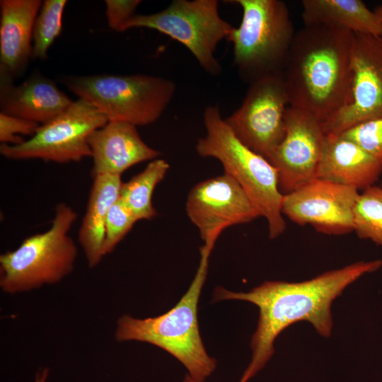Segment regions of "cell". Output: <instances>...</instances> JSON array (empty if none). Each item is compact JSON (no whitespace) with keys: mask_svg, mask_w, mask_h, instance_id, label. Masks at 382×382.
Segmentation results:
<instances>
[{"mask_svg":"<svg viewBox=\"0 0 382 382\" xmlns=\"http://www.w3.org/2000/svg\"><path fill=\"white\" fill-rule=\"evenodd\" d=\"M381 265V260L357 262L303 282H265L247 293L216 287L213 301L242 300L259 308L257 325L250 342L252 359L241 378L248 381L264 367L274 354L275 339L294 323L307 321L320 335L329 337L332 301L349 284Z\"/></svg>","mask_w":382,"mask_h":382,"instance_id":"obj_1","label":"cell"},{"mask_svg":"<svg viewBox=\"0 0 382 382\" xmlns=\"http://www.w3.org/2000/svg\"><path fill=\"white\" fill-rule=\"evenodd\" d=\"M354 34L323 25L296 31L284 70L289 106L323 124L350 99Z\"/></svg>","mask_w":382,"mask_h":382,"instance_id":"obj_2","label":"cell"},{"mask_svg":"<svg viewBox=\"0 0 382 382\" xmlns=\"http://www.w3.org/2000/svg\"><path fill=\"white\" fill-rule=\"evenodd\" d=\"M197 273L186 293L166 313L144 319L129 315L117 322L115 337L117 342L139 341L155 345L176 358L187 369L195 382L204 381L214 372L216 361L207 352L200 336L197 307L204 284L212 249L200 248Z\"/></svg>","mask_w":382,"mask_h":382,"instance_id":"obj_3","label":"cell"},{"mask_svg":"<svg viewBox=\"0 0 382 382\" xmlns=\"http://www.w3.org/2000/svg\"><path fill=\"white\" fill-rule=\"evenodd\" d=\"M205 134L196 144L204 158H214L222 164L224 173L233 178L248 195L260 216L266 219L269 237L286 230L282 212L284 194L279 186L277 170L265 158L243 144L221 114L218 105H208L203 114Z\"/></svg>","mask_w":382,"mask_h":382,"instance_id":"obj_4","label":"cell"},{"mask_svg":"<svg viewBox=\"0 0 382 382\" xmlns=\"http://www.w3.org/2000/svg\"><path fill=\"white\" fill-rule=\"evenodd\" d=\"M243 11L231 42L233 65L248 84L283 74L296 33L286 4L280 0H233Z\"/></svg>","mask_w":382,"mask_h":382,"instance_id":"obj_5","label":"cell"},{"mask_svg":"<svg viewBox=\"0 0 382 382\" xmlns=\"http://www.w3.org/2000/svg\"><path fill=\"white\" fill-rule=\"evenodd\" d=\"M78 217L69 205L58 204L50 227L0 255V287L9 294L59 282L74 268L78 249L69 233Z\"/></svg>","mask_w":382,"mask_h":382,"instance_id":"obj_6","label":"cell"},{"mask_svg":"<svg viewBox=\"0 0 382 382\" xmlns=\"http://www.w3.org/2000/svg\"><path fill=\"white\" fill-rule=\"evenodd\" d=\"M61 83L98 108L108 121L137 127L157 121L176 89L170 79L145 74L66 76Z\"/></svg>","mask_w":382,"mask_h":382,"instance_id":"obj_7","label":"cell"},{"mask_svg":"<svg viewBox=\"0 0 382 382\" xmlns=\"http://www.w3.org/2000/svg\"><path fill=\"white\" fill-rule=\"evenodd\" d=\"M134 28L155 30L183 45L207 74L218 76L221 66L215 52L234 28L219 14L217 0H174L165 9L135 14L122 32Z\"/></svg>","mask_w":382,"mask_h":382,"instance_id":"obj_8","label":"cell"},{"mask_svg":"<svg viewBox=\"0 0 382 382\" xmlns=\"http://www.w3.org/2000/svg\"><path fill=\"white\" fill-rule=\"evenodd\" d=\"M108 122L106 116L98 108L78 98L56 117L41 125L36 133L23 143L1 144L0 153L12 160L79 162L91 157L88 138Z\"/></svg>","mask_w":382,"mask_h":382,"instance_id":"obj_9","label":"cell"},{"mask_svg":"<svg viewBox=\"0 0 382 382\" xmlns=\"http://www.w3.org/2000/svg\"><path fill=\"white\" fill-rule=\"evenodd\" d=\"M289 106L284 73L249 84L241 106L225 119L236 137L268 161L285 135Z\"/></svg>","mask_w":382,"mask_h":382,"instance_id":"obj_10","label":"cell"},{"mask_svg":"<svg viewBox=\"0 0 382 382\" xmlns=\"http://www.w3.org/2000/svg\"><path fill=\"white\" fill-rule=\"evenodd\" d=\"M185 210L204 245L212 248L226 228L260 216L241 186L224 173L196 184L188 194Z\"/></svg>","mask_w":382,"mask_h":382,"instance_id":"obj_11","label":"cell"},{"mask_svg":"<svg viewBox=\"0 0 382 382\" xmlns=\"http://www.w3.org/2000/svg\"><path fill=\"white\" fill-rule=\"evenodd\" d=\"M359 190L316 178L284 195L282 212L299 226L310 225L318 232L340 236L354 231V208Z\"/></svg>","mask_w":382,"mask_h":382,"instance_id":"obj_12","label":"cell"},{"mask_svg":"<svg viewBox=\"0 0 382 382\" xmlns=\"http://www.w3.org/2000/svg\"><path fill=\"white\" fill-rule=\"evenodd\" d=\"M284 121L285 135L269 160L284 195L316 178L326 136L323 123L301 110L289 106Z\"/></svg>","mask_w":382,"mask_h":382,"instance_id":"obj_13","label":"cell"},{"mask_svg":"<svg viewBox=\"0 0 382 382\" xmlns=\"http://www.w3.org/2000/svg\"><path fill=\"white\" fill-rule=\"evenodd\" d=\"M352 71L349 101L323 124L325 134H340L382 116V36L354 34Z\"/></svg>","mask_w":382,"mask_h":382,"instance_id":"obj_14","label":"cell"},{"mask_svg":"<svg viewBox=\"0 0 382 382\" xmlns=\"http://www.w3.org/2000/svg\"><path fill=\"white\" fill-rule=\"evenodd\" d=\"M93 159L92 175L121 176L132 166L158 158L161 152L144 141L137 126L108 121L88 138Z\"/></svg>","mask_w":382,"mask_h":382,"instance_id":"obj_15","label":"cell"},{"mask_svg":"<svg viewBox=\"0 0 382 382\" xmlns=\"http://www.w3.org/2000/svg\"><path fill=\"white\" fill-rule=\"evenodd\" d=\"M73 102L49 78L35 73L18 85L0 79L1 112L41 125L64 112Z\"/></svg>","mask_w":382,"mask_h":382,"instance_id":"obj_16","label":"cell"},{"mask_svg":"<svg viewBox=\"0 0 382 382\" xmlns=\"http://www.w3.org/2000/svg\"><path fill=\"white\" fill-rule=\"evenodd\" d=\"M42 4L40 0H1L0 78L13 81L25 69Z\"/></svg>","mask_w":382,"mask_h":382,"instance_id":"obj_17","label":"cell"},{"mask_svg":"<svg viewBox=\"0 0 382 382\" xmlns=\"http://www.w3.org/2000/svg\"><path fill=\"white\" fill-rule=\"evenodd\" d=\"M382 163L353 141L326 134L316 178L357 190L374 185Z\"/></svg>","mask_w":382,"mask_h":382,"instance_id":"obj_18","label":"cell"},{"mask_svg":"<svg viewBox=\"0 0 382 382\" xmlns=\"http://www.w3.org/2000/svg\"><path fill=\"white\" fill-rule=\"evenodd\" d=\"M93 178L85 214L79 231V242L89 267L98 265L104 257L103 246L108 213L120 197L121 176L108 174Z\"/></svg>","mask_w":382,"mask_h":382,"instance_id":"obj_19","label":"cell"},{"mask_svg":"<svg viewBox=\"0 0 382 382\" xmlns=\"http://www.w3.org/2000/svg\"><path fill=\"white\" fill-rule=\"evenodd\" d=\"M304 25H323L354 34L382 36V23L361 0H303Z\"/></svg>","mask_w":382,"mask_h":382,"instance_id":"obj_20","label":"cell"},{"mask_svg":"<svg viewBox=\"0 0 382 382\" xmlns=\"http://www.w3.org/2000/svg\"><path fill=\"white\" fill-rule=\"evenodd\" d=\"M169 168L170 165L166 160L158 158L151 161L142 171L129 181L122 183L119 199L137 221L150 220L156 215L152 203L153 193Z\"/></svg>","mask_w":382,"mask_h":382,"instance_id":"obj_21","label":"cell"},{"mask_svg":"<svg viewBox=\"0 0 382 382\" xmlns=\"http://www.w3.org/2000/svg\"><path fill=\"white\" fill-rule=\"evenodd\" d=\"M354 231L382 246V186L372 185L359 195L354 208Z\"/></svg>","mask_w":382,"mask_h":382,"instance_id":"obj_22","label":"cell"},{"mask_svg":"<svg viewBox=\"0 0 382 382\" xmlns=\"http://www.w3.org/2000/svg\"><path fill=\"white\" fill-rule=\"evenodd\" d=\"M66 0H45L35 19L33 31L31 59L44 60L47 51L62 28Z\"/></svg>","mask_w":382,"mask_h":382,"instance_id":"obj_23","label":"cell"},{"mask_svg":"<svg viewBox=\"0 0 382 382\" xmlns=\"http://www.w3.org/2000/svg\"><path fill=\"white\" fill-rule=\"evenodd\" d=\"M137 221L131 212L118 198L110 207L106 218L103 256L113 251Z\"/></svg>","mask_w":382,"mask_h":382,"instance_id":"obj_24","label":"cell"},{"mask_svg":"<svg viewBox=\"0 0 382 382\" xmlns=\"http://www.w3.org/2000/svg\"><path fill=\"white\" fill-rule=\"evenodd\" d=\"M337 134L353 141L382 163V116L357 124Z\"/></svg>","mask_w":382,"mask_h":382,"instance_id":"obj_25","label":"cell"},{"mask_svg":"<svg viewBox=\"0 0 382 382\" xmlns=\"http://www.w3.org/2000/svg\"><path fill=\"white\" fill-rule=\"evenodd\" d=\"M40 125L0 112V141L1 144L18 145L25 140L20 135L33 137Z\"/></svg>","mask_w":382,"mask_h":382,"instance_id":"obj_26","label":"cell"},{"mask_svg":"<svg viewBox=\"0 0 382 382\" xmlns=\"http://www.w3.org/2000/svg\"><path fill=\"white\" fill-rule=\"evenodd\" d=\"M140 0H105V16L108 26L117 32H122L125 23L136 13Z\"/></svg>","mask_w":382,"mask_h":382,"instance_id":"obj_27","label":"cell"},{"mask_svg":"<svg viewBox=\"0 0 382 382\" xmlns=\"http://www.w3.org/2000/svg\"><path fill=\"white\" fill-rule=\"evenodd\" d=\"M49 375V369L45 368L36 374L35 382H46Z\"/></svg>","mask_w":382,"mask_h":382,"instance_id":"obj_28","label":"cell"},{"mask_svg":"<svg viewBox=\"0 0 382 382\" xmlns=\"http://www.w3.org/2000/svg\"><path fill=\"white\" fill-rule=\"evenodd\" d=\"M376 13L378 15V16L379 17L381 23H382V6H379L378 7H376L374 10Z\"/></svg>","mask_w":382,"mask_h":382,"instance_id":"obj_29","label":"cell"},{"mask_svg":"<svg viewBox=\"0 0 382 382\" xmlns=\"http://www.w3.org/2000/svg\"><path fill=\"white\" fill-rule=\"evenodd\" d=\"M183 382H195L189 374L185 375ZM239 382H246L241 378Z\"/></svg>","mask_w":382,"mask_h":382,"instance_id":"obj_30","label":"cell"},{"mask_svg":"<svg viewBox=\"0 0 382 382\" xmlns=\"http://www.w3.org/2000/svg\"><path fill=\"white\" fill-rule=\"evenodd\" d=\"M382 186V185H381Z\"/></svg>","mask_w":382,"mask_h":382,"instance_id":"obj_31","label":"cell"}]
</instances>
